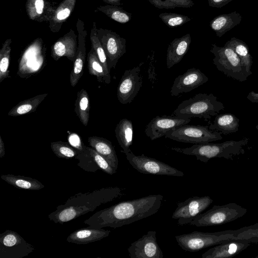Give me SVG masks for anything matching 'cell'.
<instances>
[{
	"instance_id": "cell-1",
	"label": "cell",
	"mask_w": 258,
	"mask_h": 258,
	"mask_svg": "<svg viewBox=\"0 0 258 258\" xmlns=\"http://www.w3.org/2000/svg\"><path fill=\"white\" fill-rule=\"evenodd\" d=\"M163 199L162 195L157 194L123 201L96 212L84 223L98 229L120 227L156 214Z\"/></svg>"
},
{
	"instance_id": "cell-2",
	"label": "cell",
	"mask_w": 258,
	"mask_h": 258,
	"mask_svg": "<svg viewBox=\"0 0 258 258\" xmlns=\"http://www.w3.org/2000/svg\"><path fill=\"white\" fill-rule=\"evenodd\" d=\"M123 190L122 188L115 186L77 194L70 197L64 204L58 206L54 211L48 215V218L55 223L70 222L94 211L102 204L120 198L124 195Z\"/></svg>"
},
{
	"instance_id": "cell-3",
	"label": "cell",
	"mask_w": 258,
	"mask_h": 258,
	"mask_svg": "<svg viewBox=\"0 0 258 258\" xmlns=\"http://www.w3.org/2000/svg\"><path fill=\"white\" fill-rule=\"evenodd\" d=\"M249 139L244 138L239 141L230 140L220 143L194 144L190 147H172L171 150L185 155L195 156L197 159L206 163L211 159L224 158L232 160L235 157L245 153L244 147Z\"/></svg>"
},
{
	"instance_id": "cell-4",
	"label": "cell",
	"mask_w": 258,
	"mask_h": 258,
	"mask_svg": "<svg viewBox=\"0 0 258 258\" xmlns=\"http://www.w3.org/2000/svg\"><path fill=\"white\" fill-rule=\"evenodd\" d=\"M223 104L213 94L199 93L181 102L173 114L191 118L199 117L205 120L216 116L224 109Z\"/></svg>"
},
{
	"instance_id": "cell-5",
	"label": "cell",
	"mask_w": 258,
	"mask_h": 258,
	"mask_svg": "<svg viewBox=\"0 0 258 258\" xmlns=\"http://www.w3.org/2000/svg\"><path fill=\"white\" fill-rule=\"evenodd\" d=\"M234 232V230H227L216 232L195 231L190 233L175 236V239L179 246L184 250L196 252L211 246L231 240Z\"/></svg>"
},
{
	"instance_id": "cell-6",
	"label": "cell",
	"mask_w": 258,
	"mask_h": 258,
	"mask_svg": "<svg viewBox=\"0 0 258 258\" xmlns=\"http://www.w3.org/2000/svg\"><path fill=\"white\" fill-rule=\"evenodd\" d=\"M246 212V209L234 203L214 205L210 210L197 216L189 225L206 227L224 224L242 217Z\"/></svg>"
},
{
	"instance_id": "cell-7",
	"label": "cell",
	"mask_w": 258,
	"mask_h": 258,
	"mask_svg": "<svg viewBox=\"0 0 258 258\" xmlns=\"http://www.w3.org/2000/svg\"><path fill=\"white\" fill-rule=\"evenodd\" d=\"M165 137L177 142L194 144L209 143L223 138L221 132L211 130L209 126L187 124L169 131Z\"/></svg>"
},
{
	"instance_id": "cell-8",
	"label": "cell",
	"mask_w": 258,
	"mask_h": 258,
	"mask_svg": "<svg viewBox=\"0 0 258 258\" xmlns=\"http://www.w3.org/2000/svg\"><path fill=\"white\" fill-rule=\"evenodd\" d=\"M210 52L214 55L213 63L219 71L240 82L247 80V77L242 71L240 60L231 47L225 45L220 47L213 44Z\"/></svg>"
},
{
	"instance_id": "cell-9",
	"label": "cell",
	"mask_w": 258,
	"mask_h": 258,
	"mask_svg": "<svg viewBox=\"0 0 258 258\" xmlns=\"http://www.w3.org/2000/svg\"><path fill=\"white\" fill-rule=\"evenodd\" d=\"M125 155L130 164L141 173L178 177L184 175L183 172L180 170L144 154L137 156L132 151Z\"/></svg>"
},
{
	"instance_id": "cell-10",
	"label": "cell",
	"mask_w": 258,
	"mask_h": 258,
	"mask_svg": "<svg viewBox=\"0 0 258 258\" xmlns=\"http://www.w3.org/2000/svg\"><path fill=\"white\" fill-rule=\"evenodd\" d=\"M35 250L17 232L7 230L0 235V258H22Z\"/></svg>"
},
{
	"instance_id": "cell-11",
	"label": "cell",
	"mask_w": 258,
	"mask_h": 258,
	"mask_svg": "<svg viewBox=\"0 0 258 258\" xmlns=\"http://www.w3.org/2000/svg\"><path fill=\"white\" fill-rule=\"evenodd\" d=\"M213 202L209 196L190 197L183 202L177 203V207L172 215V218L177 219V224L179 225L189 224Z\"/></svg>"
},
{
	"instance_id": "cell-12",
	"label": "cell",
	"mask_w": 258,
	"mask_h": 258,
	"mask_svg": "<svg viewBox=\"0 0 258 258\" xmlns=\"http://www.w3.org/2000/svg\"><path fill=\"white\" fill-rule=\"evenodd\" d=\"M97 35L106 53L109 70L115 68L119 59L126 52V40L115 32L100 28Z\"/></svg>"
},
{
	"instance_id": "cell-13",
	"label": "cell",
	"mask_w": 258,
	"mask_h": 258,
	"mask_svg": "<svg viewBox=\"0 0 258 258\" xmlns=\"http://www.w3.org/2000/svg\"><path fill=\"white\" fill-rule=\"evenodd\" d=\"M143 63L124 71L117 89V97L122 104L131 103L138 94L143 81L141 68Z\"/></svg>"
},
{
	"instance_id": "cell-14",
	"label": "cell",
	"mask_w": 258,
	"mask_h": 258,
	"mask_svg": "<svg viewBox=\"0 0 258 258\" xmlns=\"http://www.w3.org/2000/svg\"><path fill=\"white\" fill-rule=\"evenodd\" d=\"M127 251L131 258H163V253L157 242L156 232L147 234L131 243Z\"/></svg>"
},
{
	"instance_id": "cell-15",
	"label": "cell",
	"mask_w": 258,
	"mask_h": 258,
	"mask_svg": "<svg viewBox=\"0 0 258 258\" xmlns=\"http://www.w3.org/2000/svg\"><path fill=\"white\" fill-rule=\"evenodd\" d=\"M191 118L178 116H157L147 125L145 133L151 140L165 136L169 131L189 123Z\"/></svg>"
},
{
	"instance_id": "cell-16",
	"label": "cell",
	"mask_w": 258,
	"mask_h": 258,
	"mask_svg": "<svg viewBox=\"0 0 258 258\" xmlns=\"http://www.w3.org/2000/svg\"><path fill=\"white\" fill-rule=\"evenodd\" d=\"M208 80L209 78L200 70L189 69L175 79L171 88V95L176 96L180 93L190 92Z\"/></svg>"
},
{
	"instance_id": "cell-17",
	"label": "cell",
	"mask_w": 258,
	"mask_h": 258,
	"mask_svg": "<svg viewBox=\"0 0 258 258\" xmlns=\"http://www.w3.org/2000/svg\"><path fill=\"white\" fill-rule=\"evenodd\" d=\"M78 32V46L77 55L74 61L73 68L70 76V81L72 87H75L82 77L86 57V38L87 32L85 29L84 22L78 18L77 24Z\"/></svg>"
},
{
	"instance_id": "cell-18",
	"label": "cell",
	"mask_w": 258,
	"mask_h": 258,
	"mask_svg": "<svg viewBox=\"0 0 258 258\" xmlns=\"http://www.w3.org/2000/svg\"><path fill=\"white\" fill-rule=\"evenodd\" d=\"M78 46V35L71 29L51 46V56L56 61L62 56H66L74 62L77 55Z\"/></svg>"
},
{
	"instance_id": "cell-19",
	"label": "cell",
	"mask_w": 258,
	"mask_h": 258,
	"mask_svg": "<svg viewBox=\"0 0 258 258\" xmlns=\"http://www.w3.org/2000/svg\"><path fill=\"white\" fill-rule=\"evenodd\" d=\"M250 243L243 240H229L217 244L202 255V258H228L234 256L245 249Z\"/></svg>"
},
{
	"instance_id": "cell-20",
	"label": "cell",
	"mask_w": 258,
	"mask_h": 258,
	"mask_svg": "<svg viewBox=\"0 0 258 258\" xmlns=\"http://www.w3.org/2000/svg\"><path fill=\"white\" fill-rule=\"evenodd\" d=\"M56 7L47 0H26L25 5L29 19L38 22H49Z\"/></svg>"
},
{
	"instance_id": "cell-21",
	"label": "cell",
	"mask_w": 258,
	"mask_h": 258,
	"mask_svg": "<svg viewBox=\"0 0 258 258\" xmlns=\"http://www.w3.org/2000/svg\"><path fill=\"white\" fill-rule=\"evenodd\" d=\"M191 42L190 34L175 38L169 44L166 54V66L170 69L179 63L187 52Z\"/></svg>"
},
{
	"instance_id": "cell-22",
	"label": "cell",
	"mask_w": 258,
	"mask_h": 258,
	"mask_svg": "<svg viewBox=\"0 0 258 258\" xmlns=\"http://www.w3.org/2000/svg\"><path fill=\"white\" fill-rule=\"evenodd\" d=\"M111 231L103 228L98 229L87 227L77 229L71 233L67 238L70 243L85 244L96 242L107 237Z\"/></svg>"
},
{
	"instance_id": "cell-23",
	"label": "cell",
	"mask_w": 258,
	"mask_h": 258,
	"mask_svg": "<svg viewBox=\"0 0 258 258\" xmlns=\"http://www.w3.org/2000/svg\"><path fill=\"white\" fill-rule=\"evenodd\" d=\"M90 147L103 157L116 170L118 165V159L111 142L102 137H90L88 139Z\"/></svg>"
},
{
	"instance_id": "cell-24",
	"label": "cell",
	"mask_w": 258,
	"mask_h": 258,
	"mask_svg": "<svg viewBox=\"0 0 258 258\" xmlns=\"http://www.w3.org/2000/svg\"><path fill=\"white\" fill-rule=\"evenodd\" d=\"M242 19V16L236 11H234L215 17L211 21L210 26L217 36L221 37L228 31L239 24Z\"/></svg>"
},
{
	"instance_id": "cell-25",
	"label": "cell",
	"mask_w": 258,
	"mask_h": 258,
	"mask_svg": "<svg viewBox=\"0 0 258 258\" xmlns=\"http://www.w3.org/2000/svg\"><path fill=\"white\" fill-rule=\"evenodd\" d=\"M77 0H63L56 7L54 14L48 22L52 32H58L63 24L74 10Z\"/></svg>"
},
{
	"instance_id": "cell-26",
	"label": "cell",
	"mask_w": 258,
	"mask_h": 258,
	"mask_svg": "<svg viewBox=\"0 0 258 258\" xmlns=\"http://www.w3.org/2000/svg\"><path fill=\"white\" fill-rule=\"evenodd\" d=\"M225 45L231 47L239 57L244 74L247 77L251 75L252 74L251 71L252 58L247 45L242 40L234 37L227 41Z\"/></svg>"
},
{
	"instance_id": "cell-27",
	"label": "cell",
	"mask_w": 258,
	"mask_h": 258,
	"mask_svg": "<svg viewBox=\"0 0 258 258\" xmlns=\"http://www.w3.org/2000/svg\"><path fill=\"white\" fill-rule=\"evenodd\" d=\"M239 122V119L232 113L218 114L216 116L213 123L209 125V128L221 132L224 135H227L238 131Z\"/></svg>"
},
{
	"instance_id": "cell-28",
	"label": "cell",
	"mask_w": 258,
	"mask_h": 258,
	"mask_svg": "<svg viewBox=\"0 0 258 258\" xmlns=\"http://www.w3.org/2000/svg\"><path fill=\"white\" fill-rule=\"evenodd\" d=\"M115 135L122 148L121 152L126 154L132 152L130 147L133 144V125L131 120L127 118L121 119L115 128Z\"/></svg>"
},
{
	"instance_id": "cell-29",
	"label": "cell",
	"mask_w": 258,
	"mask_h": 258,
	"mask_svg": "<svg viewBox=\"0 0 258 258\" xmlns=\"http://www.w3.org/2000/svg\"><path fill=\"white\" fill-rule=\"evenodd\" d=\"M1 178L9 184L20 189L38 190L44 187L40 181L30 177L8 174L2 175Z\"/></svg>"
},
{
	"instance_id": "cell-30",
	"label": "cell",
	"mask_w": 258,
	"mask_h": 258,
	"mask_svg": "<svg viewBox=\"0 0 258 258\" xmlns=\"http://www.w3.org/2000/svg\"><path fill=\"white\" fill-rule=\"evenodd\" d=\"M47 96V93L40 94L21 101L9 111L8 115L18 116L34 112Z\"/></svg>"
},
{
	"instance_id": "cell-31",
	"label": "cell",
	"mask_w": 258,
	"mask_h": 258,
	"mask_svg": "<svg viewBox=\"0 0 258 258\" xmlns=\"http://www.w3.org/2000/svg\"><path fill=\"white\" fill-rule=\"evenodd\" d=\"M90 110V98L84 89L78 92L75 103V111L81 122L85 126L88 125Z\"/></svg>"
},
{
	"instance_id": "cell-32",
	"label": "cell",
	"mask_w": 258,
	"mask_h": 258,
	"mask_svg": "<svg viewBox=\"0 0 258 258\" xmlns=\"http://www.w3.org/2000/svg\"><path fill=\"white\" fill-rule=\"evenodd\" d=\"M87 62L90 75L96 76L97 81L100 83H110L111 77L106 74L93 48H91L88 53Z\"/></svg>"
},
{
	"instance_id": "cell-33",
	"label": "cell",
	"mask_w": 258,
	"mask_h": 258,
	"mask_svg": "<svg viewBox=\"0 0 258 258\" xmlns=\"http://www.w3.org/2000/svg\"><path fill=\"white\" fill-rule=\"evenodd\" d=\"M101 12L112 20L121 24L128 22L132 19V14L118 6L106 5L100 6L94 12Z\"/></svg>"
},
{
	"instance_id": "cell-34",
	"label": "cell",
	"mask_w": 258,
	"mask_h": 258,
	"mask_svg": "<svg viewBox=\"0 0 258 258\" xmlns=\"http://www.w3.org/2000/svg\"><path fill=\"white\" fill-rule=\"evenodd\" d=\"M97 29L96 22H93L90 36L91 46L92 48L94 49L97 56L103 67L106 74L109 76H110V70L108 67L107 56L101 43L98 38L97 35Z\"/></svg>"
},
{
	"instance_id": "cell-35",
	"label": "cell",
	"mask_w": 258,
	"mask_h": 258,
	"mask_svg": "<svg viewBox=\"0 0 258 258\" xmlns=\"http://www.w3.org/2000/svg\"><path fill=\"white\" fill-rule=\"evenodd\" d=\"M12 42V39H7L3 43L0 50V83L5 79L10 78L9 65Z\"/></svg>"
},
{
	"instance_id": "cell-36",
	"label": "cell",
	"mask_w": 258,
	"mask_h": 258,
	"mask_svg": "<svg viewBox=\"0 0 258 258\" xmlns=\"http://www.w3.org/2000/svg\"><path fill=\"white\" fill-rule=\"evenodd\" d=\"M50 147L54 154L60 158H75L81 152L72 146L69 142L60 141L51 142Z\"/></svg>"
},
{
	"instance_id": "cell-37",
	"label": "cell",
	"mask_w": 258,
	"mask_h": 258,
	"mask_svg": "<svg viewBox=\"0 0 258 258\" xmlns=\"http://www.w3.org/2000/svg\"><path fill=\"white\" fill-rule=\"evenodd\" d=\"M232 240L258 243V223L234 230Z\"/></svg>"
},
{
	"instance_id": "cell-38",
	"label": "cell",
	"mask_w": 258,
	"mask_h": 258,
	"mask_svg": "<svg viewBox=\"0 0 258 258\" xmlns=\"http://www.w3.org/2000/svg\"><path fill=\"white\" fill-rule=\"evenodd\" d=\"M158 9L189 8L194 5L192 0H147Z\"/></svg>"
},
{
	"instance_id": "cell-39",
	"label": "cell",
	"mask_w": 258,
	"mask_h": 258,
	"mask_svg": "<svg viewBox=\"0 0 258 258\" xmlns=\"http://www.w3.org/2000/svg\"><path fill=\"white\" fill-rule=\"evenodd\" d=\"M159 17L170 28L181 26L191 20L187 16L175 13H163L159 15Z\"/></svg>"
},
{
	"instance_id": "cell-40",
	"label": "cell",
	"mask_w": 258,
	"mask_h": 258,
	"mask_svg": "<svg viewBox=\"0 0 258 258\" xmlns=\"http://www.w3.org/2000/svg\"><path fill=\"white\" fill-rule=\"evenodd\" d=\"M75 158L79 160L77 165L85 171L95 172L99 169L87 149L86 146L85 150L81 152Z\"/></svg>"
},
{
	"instance_id": "cell-41",
	"label": "cell",
	"mask_w": 258,
	"mask_h": 258,
	"mask_svg": "<svg viewBox=\"0 0 258 258\" xmlns=\"http://www.w3.org/2000/svg\"><path fill=\"white\" fill-rule=\"evenodd\" d=\"M86 148L99 169L109 175H112L116 173V170L110 165L103 157L97 153L93 148L88 146H86Z\"/></svg>"
},
{
	"instance_id": "cell-42",
	"label": "cell",
	"mask_w": 258,
	"mask_h": 258,
	"mask_svg": "<svg viewBox=\"0 0 258 258\" xmlns=\"http://www.w3.org/2000/svg\"><path fill=\"white\" fill-rule=\"evenodd\" d=\"M68 140L69 144L81 152L85 150L86 146L82 141L81 138L79 135L75 133L70 134L68 137Z\"/></svg>"
},
{
	"instance_id": "cell-43",
	"label": "cell",
	"mask_w": 258,
	"mask_h": 258,
	"mask_svg": "<svg viewBox=\"0 0 258 258\" xmlns=\"http://www.w3.org/2000/svg\"><path fill=\"white\" fill-rule=\"evenodd\" d=\"M233 0H208L210 7L220 8Z\"/></svg>"
},
{
	"instance_id": "cell-44",
	"label": "cell",
	"mask_w": 258,
	"mask_h": 258,
	"mask_svg": "<svg viewBox=\"0 0 258 258\" xmlns=\"http://www.w3.org/2000/svg\"><path fill=\"white\" fill-rule=\"evenodd\" d=\"M247 99L252 103H258V93L250 91L246 97Z\"/></svg>"
},
{
	"instance_id": "cell-45",
	"label": "cell",
	"mask_w": 258,
	"mask_h": 258,
	"mask_svg": "<svg viewBox=\"0 0 258 258\" xmlns=\"http://www.w3.org/2000/svg\"><path fill=\"white\" fill-rule=\"evenodd\" d=\"M108 5L120 6L122 5L121 1L124 0H102Z\"/></svg>"
},
{
	"instance_id": "cell-46",
	"label": "cell",
	"mask_w": 258,
	"mask_h": 258,
	"mask_svg": "<svg viewBox=\"0 0 258 258\" xmlns=\"http://www.w3.org/2000/svg\"><path fill=\"white\" fill-rule=\"evenodd\" d=\"M5 154V149L4 141L0 136V157L3 158Z\"/></svg>"
},
{
	"instance_id": "cell-47",
	"label": "cell",
	"mask_w": 258,
	"mask_h": 258,
	"mask_svg": "<svg viewBox=\"0 0 258 258\" xmlns=\"http://www.w3.org/2000/svg\"><path fill=\"white\" fill-rule=\"evenodd\" d=\"M255 128L258 130V124L255 126Z\"/></svg>"
},
{
	"instance_id": "cell-48",
	"label": "cell",
	"mask_w": 258,
	"mask_h": 258,
	"mask_svg": "<svg viewBox=\"0 0 258 258\" xmlns=\"http://www.w3.org/2000/svg\"><path fill=\"white\" fill-rule=\"evenodd\" d=\"M256 258H258V255L255 256Z\"/></svg>"
}]
</instances>
